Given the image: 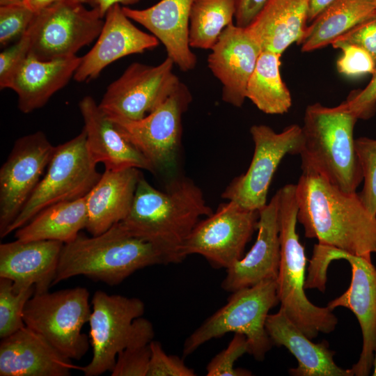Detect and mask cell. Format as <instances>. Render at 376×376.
Returning <instances> with one entry per match:
<instances>
[{"label":"cell","mask_w":376,"mask_h":376,"mask_svg":"<svg viewBox=\"0 0 376 376\" xmlns=\"http://www.w3.org/2000/svg\"><path fill=\"white\" fill-rule=\"evenodd\" d=\"M234 16L235 0H194L189 18L190 47L211 49Z\"/></svg>","instance_id":"obj_31"},{"label":"cell","mask_w":376,"mask_h":376,"mask_svg":"<svg viewBox=\"0 0 376 376\" xmlns=\"http://www.w3.org/2000/svg\"><path fill=\"white\" fill-rule=\"evenodd\" d=\"M151 356L147 376H194L195 372L185 366L177 356L168 355L160 343L152 340L150 343Z\"/></svg>","instance_id":"obj_38"},{"label":"cell","mask_w":376,"mask_h":376,"mask_svg":"<svg viewBox=\"0 0 376 376\" xmlns=\"http://www.w3.org/2000/svg\"><path fill=\"white\" fill-rule=\"evenodd\" d=\"M335 49H340L343 54L336 62L338 71L348 77H359L373 74L376 64L369 53L361 47L344 42L331 44Z\"/></svg>","instance_id":"obj_36"},{"label":"cell","mask_w":376,"mask_h":376,"mask_svg":"<svg viewBox=\"0 0 376 376\" xmlns=\"http://www.w3.org/2000/svg\"><path fill=\"white\" fill-rule=\"evenodd\" d=\"M279 203L277 191L259 211L256 240L244 257L226 269L221 283L224 290L233 292L265 280H276L281 259Z\"/></svg>","instance_id":"obj_19"},{"label":"cell","mask_w":376,"mask_h":376,"mask_svg":"<svg viewBox=\"0 0 376 376\" xmlns=\"http://www.w3.org/2000/svg\"><path fill=\"white\" fill-rule=\"evenodd\" d=\"M192 97L180 82L156 109L136 120L110 118L123 134L148 161L152 173L169 175L176 168L182 134V118Z\"/></svg>","instance_id":"obj_9"},{"label":"cell","mask_w":376,"mask_h":376,"mask_svg":"<svg viewBox=\"0 0 376 376\" xmlns=\"http://www.w3.org/2000/svg\"><path fill=\"white\" fill-rule=\"evenodd\" d=\"M376 15L371 0H338L324 10L299 43L303 52L329 45L360 23Z\"/></svg>","instance_id":"obj_29"},{"label":"cell","mask_w":376,"mask_h":376,"mask_svg":"<svg viewBox=\"0 0 376 376\" xmlns=\"http://www.w3.org/2000/svg\"><path fill=\"white\" fill-rule=\"evenodd\" d=\"M245 353H249L246 337L235 333L228 347L218 353L206 367L207 376H248L251 373L234 367L235 361Z\"/></svg>","instance_id":"obj_34"},{"label":"cell","mask_w":376,"mask_h":376,"mask_svg":"<svg viewBox=\"0 0 376 376\" xmlns=\"http://www.w3.org/2000/svg\"><path fill=\"white\" fill-rule=\"evenodd\" d=\"M64 243L31 240L0 244V277L13 281L15 292L34 287V293L48 291L55 279Z\"/></svg>","instance_id":"obj_20"},{"label":"cell","mask_w":376,"mask_h":376,"mask_svg":"<svg viewBox=\"0 0 376 376\" xmlns=\"http://www.w3.org/2000/svg\"><path fill=\"white\" fill-rule=\"evenodd\" d=\"M280 57L262 50L246 87V97L267 114H283L292 106L290 91L280 74Z\"/></svg>","instance_id":"obj_30"},{"label":"cell","mask_w":376,"mask_h":376,"mask_svg":"<svg viewBox=\"0 0 376 376\" xmlns=\"http://www.w3.org/2000/svg\"><path fill=\"white\" fill-rule=\"evenodd\" d=\"M258 219L259 211L245 209L231 201L220 204L192 230L182 248L183 259L199 254L214 268L228 269L242 258L257 230Z\"/></svg>","instance_id":"obj_12"},{"label":"cell","mask_w":376,"mask_h":376,"mask_svg":"<svg viewBox=\"0 0 376 376\" xmlns=\"http://www.w3.org/2000/svg\"><path fill=\"white\" fill-rule=\"evenodd\" d=\"M32 287L19 292L14 291L13 281L0 277V338H6L25 327L23 312L28 300L33 295Z\"/></svg>","instance_id":"obj_32"},{"label":"cell","mask_w":376,"mask_h":376,"mask_svg":"<svg viewBox=\"0 0 376 376\" xmlns=\"http://www.w3.org/2000/svg\"><path fill=\"white\" fill-rule=\"evenodd\" d=\"M79 109L84 123L88 150L96 164H103L108 170L136 168L152 173L148 161L123 136L93 97H84Z\"/></svg>","instance_id":"obj_23"},{"label":"cell","mask_w":376,"mask_h":376,"mask_svg":"<svg viewBox=\"0 0 376 376\" xmlns=\"http://www.w3.org/2000/svg\"><path fill=\"white\" fill-rule=\"evenodd\" d=\"M269 0H235V25L246 29L257 17Z\"/></svg>","instance_id":"obj_42"},{"label":"cell","mask_w":376,"mask_h":376,"mask_svg":"<svg viewBox=\"0 0 376 376\" xmlns=\"http://www.w3.org/2000/svg\"><path fill=\"white\" fill-rule=\"evenodd\" d=\"M164 264L149 242L129 233L120 222L92 237L81 233L64 244L53 285L84 275L109 285L122 283L136 271Z\"/></svg>","instance_id":"obj_3"},{"label":"cell","mask_w":376,"mask_h":376,"mask_svg":"<svg viewBox=\"0 0 376 376\" xmlns=\"http://www.w3.org/2000/svg\"><path fill=\"white\" fill-rule=\"evenodd\" d=\"M63 0H25L24 3L35 13L58 1ZM86 3V0H73Z\"/></svg>","instance_id":"obj_45"},{"label":"cell","mask_w":376,"mask_h":376,"mask_svg":"<svg viewBox=\"0 0 376 376\" xmlns=\"http://www.w3.org/2000/svg\"><path fill=\"white\" fill-rule=\"evenodd\" d=\"M167 58L157 65L135 62L111 83L100 103L110 118L136 120L161 105L180 84Z\"/></svg>","instance_id":"obj_13"},{"label":"cell","mask_w":376,"mask_h":376,"mask_svg":"<svg viewBox=\"0 0 376 376\" xmlns=\"http://www.w3.org/2000/svg\"><path fill=\"white\" fill-rule=\"evenodd\" d=\"M301 169L297 221L305 237L371 260L376 253V217L359 194L344 192L313 169Z\"/></svg>","instance_id":"obj_1"},{"label":"cell","mask_w":376,"mask_h":376,"mask_svg":"<svg viewBox=\"0 0 376 376\" xmlns=\"http://www.w3.org/2000/svg\"><path fill=\"white\" fill-rule=\"evenodd\" d=\"M84 4L63 0L35 13L27 29L29 54L42 61L69 58L96 39L104 19Z\"/></svg>","instance_id":"obj_10"},{"label":"cell","mask_w":376,"mask_h":376,"mask_svg":"<svg viewBox=\"0 0 376 376\" xmlns=\"http://www.w3.org/2000/svg\"><path fill=\"white\" fill-rule=\"evenodd\" d=\"M265 328L273 345L286 347L297 359L298 366L290 368L294 376H352L350 369L338 366L335 352L329 348L327 341L314 343L288 317L280 308L269 314Z\"/></svg>","instance_id":"obj_26"},{"label":"cell","mask_w":376,"mask_h":376,"mask_svg":"<svg viewBox=\"0 0 376 376\" xmlns=\"http://www.w3.org/2000/svg\"><path fill=\"white\" fill-rule=\"evenodd\" d=\"M334 42L350 43L361 47L370 54L376 64V15L360 23Z\"/></svg>","instance_id":"obj_41"},{"label":"cell","mask_w":376,"mask_h":376,"mask_svg":"<svg viewBox=\"0 0 376 376\" xmlns=\"http://www.w3.org/2000/svg\"><path fill=\"white\" fill-rule=\"evenodd\" d=\"M89 296L83 287L34 293L24 309L25 326L65 358L79 360L89 349L88 337L81 332L91 313Z\"/></svg>","instance_id":"obj_7"},{"label":"cell","mask_w":376,"mask_h":376,"mask_svg":"<svg viewBox=\"0 0 376 376\" xmlns=\"http://www.w3.org/2000/svg\"><path fill=\"white\" fill-rule=\"evenodd\" d=\"M140 0H86V3L96 9L100 16L104 18L108 10L115 4L132 5Z\"/></svg>","instance_id":"obj_43"},{"label":"cell","mask_w":376,"mask_h":376,"mask_svg":"<svg viewBox=\"0 0 376 376\" xmlns=\"http://www.w3.org/2000/svg\"><path fill=\"white\" fill-rule=\"evenodd\" d=\"M331 261L345 259L350 265L352 279L347 290L331 300L327 306L331 310L342 306L353 312L362 334V349L358 361L350 369L352 376H367L373 368L376 350V267L364 258L329 246Z\"/></svg>","instance_id":"obj_16"},{"label":"cell","mask_w":376,"mask_h":376,"mask_svg":"<svg viewBox=\"0 0 376 376\" xmlns=\"http://www.w3.org/2000/svg\"><path fill=\"white\" fill-rule=\"evenodd\" d=\"M254 152L246 171L235 177L221 197L241 207L260 211L267 203L269 185L280 162L286 155H300L304 147L301 127L293 124L276 132L265 125L250 128Z\"/></svg>","instance_id":"obj_11"},{"label":"cell","mask_w":376,"mask_h":376,"mask_svg":"<svg viewBox=\"0 0 376 376\" xmlns=\"http://www.w3.org/2000/svg\"><path fill=\"white\" fill-rule=\"evenodd\" d=\"M35 12L24 3L0 6V45L19 40L29 29Z\"/></svg>","instance_id":"obj_35"},{"label":"cell","mask_w":376,"mask_h":376,"mask_svg":"<svg viewBox=\"0 0 376 376\" xmlns=\"http://www.w3.org/2000/svg\"><path fill=\"white\" fill-rule=\"evenodd\" d=\"M338 0H308V22H311L328 6Z\"/></svg>","instance_id":"obj_44"},{"label":"cell","mask_w":376,"mask_h":376,"mask_svg":"<svg viewBox=\"0 0 376 376\" xmlns=\"http://www.w3.org/2000/svg\"><path fill=\"white\" fill-rule=\"evenodd\" d=\"M371 1H372L373 4V6H374V7H375V8L376 10V0H371Z\"/></svg>","instance_id":"obj_48"},{"label":"cell","mask_w":376,"mask_h":376,"mask_svg":"<svg viewBox=\"0 0 376 376\" xmlns=\"http://www.w3.org/2000/svg\"><path fill=\"white\" fill-rule=\"evenodd\" d=\"M87 221L86 195L47 207L16 230L15 237L22 241L56 240L66 244L86 228Z\"/></svg>","instance_id":"obj_28"},{"label":"cell","mask_w":376,"mask_h":376,"mask_svg":"<svg viewBox=\"0 0 376 376\" xmlns=\"http://www.w3.org/2000/svg\"><path fill=\"white\" fill-rule=\"evenodd\" d=\"M367 86L357 90L344 102L347 109L358 118L367 120L376 113V70Z\"/></svg>","instance_id":"obj_40"},{"label":"cell","mask_w":376,"mask_h":376,"mask_svg":"<svg viewBox=\"0 0 376 376\" xmlns=\"http://www.w3.org/2000/svg\"><path fill=\"white\" fill-rule=\"evenodd\" d=\"M55 146L38 131L16 140L0 169V237L19 215L53 155Z\"/></svg>","instance_id":"obj_15"},{"label":"cell","mask_w":376,"mask_h":376,"mask_svg":"<svg viewBox=\"0 0 376 376\" xmlns=\"http://www.w3.org/2000/svg\"><path fill=\"white\" fill-rule=\"evenodd\" d=\"M357 120L344 102L334 107L308 105L301 168L313 169L344 192H357L363 181L353 136Z\"/></svg>","instance_id":"obj_4"},{"label":"cell","mask_w":376,"mask_h":376,"mask_svg":"<svg viewBox=\"0 0 376 376\" xmlns=\"http://www.w3.org/2000/svg\"><path fill=\"white\" fill-rule=\"evenodd\" d=\"M208 67L223 86L222 100L236 107L243 104L249 80L262 49L246 29L226 26L211 49Z\"/></svg>","instance_id":"obj_17"},{"label":"cell","mask_w":376,"mask_h":376,"mask_svg":"<svg viewBox=\"0 0 376 376\" xmlns=\"http://www.w3.org/2000/svg\"><path fill=\"white\" fill-rule=\"evenodd\" d=\"M278 220L281 259L276 293L281 307L295 324L310 339L320 333L332 332L338 318L328 306L312 304L304 292L306 256L296 230L298 205L296 184L278 190Z\"/></svg>","instance_id":"obj_5"},{"label":"cell","mask_w":376,"mask_h":376,"mask_svg":"<svg viewBox=\"0 0 376 376\" xmlns=\"http://www.w3.org/2000/svg\"><path fill=\"white\" fill-rule=\"evenodd\" d=\"M212 213L192 180H175L162 191L141 175L130 210L120 224L131 235L150 243L164 264L178 263L184 260L182 248L192 230Z\"/></svg>","instance_id":"obj_2"},{"label":"cell","mask_w":376,"mask_h":376,"mask_svg":"<svg viewBox=\"0 0 376 376\" xmlns=\"http://www.w3.org/2000/svg\"><path fill=\"white\" fill-rule=\"evenodd\" d=\"M194 0H161L145 9L122 7L132 20L141 24L161 42L182 71L193 70L196 56L189 42V18Z\"/></svg>","instance_id":"obj_22"},{"label":"cell","mask_w":376,"mask_h":376,"mask_svg":"<svg viewBox=\"0 0 376 376\" xmlns=\"http://www.w3.org/2000/svg\"><path fill=\"white\" fill-rule=\"evenodd\" d=\"M88 321L92 359L81 367L86 376H98L111 371L119 352L130 343L135 319L145 311L142 300L97 290L91 300Z\"/></svg>","instance_id":"obj_14"},{"label":"cell","mask_w":376,"mask_h":376,"mask_svg":"<svg viewBox=\"0 0 376 376\" xmlns=\"http://www.w3.org/2000/svg\"><path fill=\"white\" fill-rule=\"evenodd\" d=\"M81 61L77 56L42 61L29 54L7 86L16 93L19 111L29 113L45 105L74 77Z\"/></svg>","instance_id":"obj_24"},{"label":"cell","mask_w":376,"mask_h":376,"mask_svg":"<svg viewBox=\"0 0 376 376\" xmlns=\"http://www.w3.org/2000/svg\"><path fill=\"white\" fill-rule=\"evenodd\" d=\"M159 42L152 34L134 26L120 4H115L107 12L95 44L81 57L73 78L78 82L89 81L113 62L154 49Z\"/></svg>","instance_id":"obj_18"},{"label":"cell","mask_w":376,"mask_h":376,"mask_svg":"<svg viewBox=\"0 0 376 376\" xmlns=\"http://www.w3.org/2000/svg\"><path fill=\"white\" fill-rule=\"evenodd\" d=\"M96 165L88 152L84 129L72 139L55 146L45 174L4 237L47 207L85 196L101 176Z\"/></svg>","instance_id":"obj_8"},{"label":"cell","mask_w":376,"mask_h":376,"mask_svg":"<svg viewBox=\"0 0 376 376\" xmlns=\"http://www.w3.org/2000/svg\"><path fill=\"white\" fill-rule=\"evenodd\" d=\"M30 37L26 31L12 46L0 53V88H7L17 68L30 52Z\"/></svg>","instance_id":"obj_39"},{"label":"cell","mask_w":376,"mask_h":376,"mask_svg":"<svg viewBox=\"0 0 376 376\" xmlns=\"http://www.w3.org/2000/svg\"><path fill=\"white\" fill-rule=\"evenodd\" d=\"M25 0H0V6L24 3Z\"/></svg>","instance_id":"obj_46"},{"label":"cell","mask_w":376,"mask_h":376,"mask_svg":"<svg viewBox=\"0 0 376 376\" xmlns=\"http://www.w3.org/2000/svg\"><path fill=\"white\" fill-rule=\"evenodd\" d=\"M308 0H269L246 30L262 50L280 55L292 43L298 45L308 26Z\"/></svg>","instance_id":"obj_27"},{"label":"cell","mask_w":376,"mask_h":376,"mask_svg":"<svg viewBox=\"0 0 376 376\" xmlns=\"http://www.w3.org/2000/svg\"><path fill=\"white\" fill-rule=\"evenodd\" d=\"M373 366L374 368L373 375L376 376V350L375 351V354H374Z\"/></svg>","instance_id":"obj_47"},{"label":"cell","mask_w":376,"mask_h":376,"mask_svg":"<svg viewBox=\"0 0 376 376\" xmlns=\"http://www.w3.org/2000/svg\"><path fill=\"white\" fill-rule=\"evenodd\" d=\"M141 175L136 168L105 169L86 194L88 221L86 229L89 233L100 235L127 217Z\"/></svg>","instance_id":"obj_25"},{"label":"cell","mask_w":376,"mask_h":376,"mask_svg":"<svg viewBox=\"0 0 376 376\" xmlns=\"http://www.w3.org/2000/svg\"><path fill=\"white\" fill-rule=\"evenodd\" d=\"M150 343L129 345L119 352L111 375L147 376L151 356Z\"/></svg>","instance_id":"obj_37"},{"label":"cell","mask_w":376,"mask_h":376,"mask_svg":"<svg viewBox=\"0 0 376 376\" xmlns=\"http://www.w3.org/2000/svg\"><path fill=\"white\" fill-rule=\"evenodd\" d=\"M363 186L359 196L368 211L376 217V139L361 136L355 139Z\"/></svg>","instance_id":"obj_33"},{"label":"cell","mask_w":376,"mask_h":376,"mask_svg":"<svg viewBox=\"0 0 376 376\" xmlns=\"http://www.w3.org/2000/svg\"><path fill=\"white\" fill-rule=\"evenodd\" d=\"M232 293L226 305L187 337L183 346L184 357L212 338L234 332L246 337L249 354L257 361L265 359L273 345L265 322L270 309L279 303L276 280H265Z\"/></svg>","instance_id":"obj_6"},{"label":"cell","mask_w":376,"mask_h":376,"mask_svg":"<svg viewBox=\"0 0 376 376\" xmlns=\"http://www.w3.org/2000/svg\"><path fill=\"white\" fill-rule=\"evenodd\" d=\"M81 368L26 326L1 338V376H68Z\"/></svg>","instance_id":"obj_21"}]
</instances>
